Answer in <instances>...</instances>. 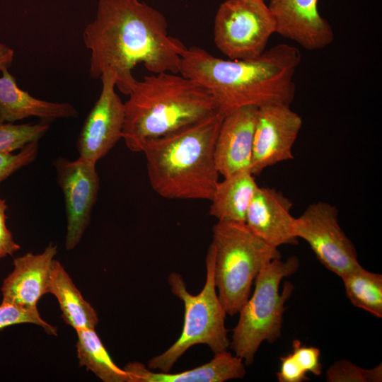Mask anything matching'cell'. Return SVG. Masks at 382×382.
<instances>
[{
    "label": "cell",
    "instance_id": "e0dca14e",
    "mask_svg": "<svg viewBox=\"0 0 382 382\" xmlns=\"http://www.w3.org/2000/svg\"><path fill=\"white\" fill-rule=\"evenodd\" d=\"M245 363L228 351L214 354L209 362L179 373L154 372L140 362H129L124 368L129 382H224L245 375Z\"/></svg>",
    "mask_w": 382,
    "mask_h": 382
},
{
    "label": "cell",
    "instance_id": "4fadbf2b",
    "mask_svg": "<svg viewBox=\"0 0 382 382\" xmlns=\"http://www.w3.org/2000/svg\"><path fill=\"white\" fill-rule=\"evenodd\" d=\"M318 0H271L268 8L276 33L303 48L324 49L334 40V32L318 11Z\"/></svg>",
    "mask_w": 382,
    "mask_h": 382
},
{
    "label": "cell",
    "instance_id": "603a6c76",
    "mask_svg": "<svg viewBox=\"0 0 382 382\" xmlns=\"http://www.w3.org/2000/svg\"><path fill=\"white\" fill-rule=\"evenodd\" d=\"M320 349L313 346L302 345L299 340L292 342V350L289 354L281 357L280 368L277 373L279 382H303L309 380L308 372L320 376L322 364L320 361Z\"/></svg>",
    "mask_w": 382,
    "mask_h": 382
},
{
    "label": "cell",
    "instance_id": "7a4b0ae2",
    "mask_svg": "<svg viewBox=\"0 0 382 382\" xmlns=\"http://www.w3.org/2000/svg\"><path fill=\"white\" fill-rule=\"evenodd\" d=\"M301 60L299 50L287 44L242 60L224 59L192 46L181 57L179 74L206 88L216 112L224 117L245 106H290L296 94L294 76Z\"/></svg>",
    "mask_w": 382,
    "mask_h": 382
},
{
    "label": "cell",
    "instance_id": "7c38bea8",
    "mask_svg": "<svg viewBox=\"0 0 382 382\" xmlns=\"http://www.w3.org/2000/svg\"><path fill=\"white\" fill-rule=\"evenodd\" d=\"M302 123L301 116L289 105L257 109L250 170L254 176L270 166L294 158L292 147Z\"/></svg>",
    "mask_w": 382,
    "mask_h": 382
},
{
    "label": "cell",
    "instance_id": "6da1fadb",
    "mask_svg": "<svg viewBox=\"0 0 382 382\" xmlns=\"http://www.w3.org/2000/svg\"><path fill=\"white\" fill-rule=\"evenodd\" d=\"M83 40L91 52V77L114 71L116 87L125 95L137 80L132 71L138 64L152 74H178L187 49L168 34L164 16L139 0H98L96 18L86 26Z\"/></svg>",
    "mask_w": 382,
    "mask_h": 382
},
{
    "label": "cell",
    "instance_id": "44dd1931",
    "mask_svg": "<svg viewBox=\"0 0 382 382\" xmlns=\"http://www.w3.org/2000/svg\"><path fill=\"white\" fill-rule=\"evenodd\" d=\"M76 333L80 366H86L104 382H129L128 374L113 361L95 329L79 330Z\"/></svg>",
    "mask_w": 382,
    "mask_h": 382
},
{
    "label": "cell",
    "instance_id": "4316f807",
    "mask_svg": "<svg viewBox=\"0 0 382 382\" xmlns=\"http://www.w3.org/2000/svg\"><path fill=\"white\" fill-rule=\"evenodd\" d=\"M38 154V141H33L16 154H0V183L16 170L33 162Z\"/></svg>",
    "mask_w": 382,
    "mask_h": 382
},
{
    "label": "cell",
    "instance_id": "ac0fdd59",
    "mask_svg": "<svg viewBox=\"0 0 382 382\" xmlns=\"http://www.w3.org/2000/svg\"><path fill=\"white\" fill-rule=\"evenodd\" d=\"M0 77V124L13 123L30 117L50 122L59 118L78 115L76 109L68 103H55L34 98L21 89L8 69Z\"/></svg>",
    "mask_w": 382,
    "mask_h": 382
},
{
    "label": "cell",
    "instance_id": "f1b7e54d",
    "mask_svg": "<svg viewBox=\"0 0 382 382\" xmlns=\"http://www.w3.org/2000/svg\"><path fill=\"white\" fill-rule=\"evenodd\" d=\"M14 56L13 50L0 42V71L8 69L12 64Z\"/></svg>",
    "mask_w": 382,
    "mask_h": 382
},
{
    "label": "cell",
    "instance_id": "52a82bcc",
    "mask_svg": "<svg viewBox=\"0 0 382 382\" xmlns=\"http://www.w3.org/2000/svg\"><path fill=\"white\" fill-rule=\"evenodd\" d=\"M215 248L212 243L206 256V280L201 291L190 294L180 274L173 272L168 282L173 295L184 303V322L178 339L163 353L151 357L148 368L169 372L177 361L194 345H206L214 354L227 351L230 345L225 326L226 312L214 282Z\"/></svg>",
    "mask_w": 382,
    "mask_h": 382
},
{
    "label": "cell",
    "instance_id": "ba28073f",
    "mask_svg": "<svg viewBox=\"0 0 382 382\" xmlns=\"http://www.w3.org/2000/svg\"><path fill=\"white\" fill-rule=\"evenodd\" d=\"M274 33L275 21L264 0H226L214 18V43L231 60L260 56Z\"/></svg>",
    "mask_w": 382,
    "mask_h": 382
},
{
    "label": "cell",
    "instance_id": "8fae6325",
    "mask_svg": "<svg viewBox=\"0 0 382 382\" xmlns=\"http://www.w3.org/2000/svg\"><path fill=\"white\" fill-rule=\"evenodd\" d=\"M96 164L79 157L75 161L59 157L54 162L64 198L67 219L65 246L69 250L79 243L90 224L100 188Z\"/></svg>",
    "mask_w": 382,
    "mask_h": 382
},
{
    "label": "cell",
    "instance_id": "ffe728a7",
    "mask_svg": "<svg viewBox=\"0 0 382 382\" xmlns=\"http://www.w3.org/2000/svg\"><path fill=\"white\" fill-rule=\"evenodd\" d=\"M48 293L57 298L65 323L76 330L95 329L98 323L96 310L83 297L62 265L54 260Z\"/></svg>",
    "mask_w": 382,
    "mask_h": 382
},
{
    "label": "cell",
    "instance_id": "2e32d148",
    "mask_svg": "<svg viewBox=\"0 0 382 382\" xmlns=\"http://www.w3.org/2000/svg\"><path fill=\"white\" fill-rule=\"evenodd\" d=\"M57 246L50 243L42 253H28L13 260V270L4 280L2 301L37 310V302L48 293L50 271Z\"/></svg>",
    "mask_w": 382,
    "mask_h": 382
},
{
    "label": "cell",
    "instance_id": "9c48e42d",
    "mask_svg": "<svg viewBox=\"0 0 382 382\" xmlns=\"http://www.w3.org/2000/svg\"><path fill=\"white\" fill-rule=\"evenodd\" d=\"M295 234L311 247L319 262L342 277L361 267L356 248L338 221L335 206L324 201L310 204L295 218Z\"/></svg>",
    "mask_w": 382,
    "mask_h": 382
},
{
    "label": "cell",
    "instance_id": "3957f363",
    "mask_svg": "<svg viewBox=\"0 0 382 382\" xmlns=\"http://www.w3.org/2000/svg\"><path fill=\"white\" fill-rule=\"evenodd\" d=\"M128 96L122 138L134 152L216 113L209 91L179 73L145 76L135 81Z\"/></svg>",
    "mask_w": 382,
    "mask_h": 382
},
{
    "label": "cell",
    "instance_id": "484cf974",
    "mask_svg": "<svg viewBox=\"0 0 382 382\" xmlns=\"http://www.w3.org/2000/svg\"><path fill=\"white\" fill-rule=\"evenodd\" d=\"M22 323H33L41 326L50 335H57V328L42 319L37 309L29 310L2 301L0 304V331Z\"/></svg>",
    "mask_w": 382,
    "mask_h": 382
},
{
    "label": "cell",
    "instance_id": "83f0119b",
    "mask_svg": "<svg viewBox=\"0 0 382 382\" xmlns=\"http://www.w3.org/2000/svg\"><path fill=\"white\" fill-rule=\"evenodd\" d=\"M7 208L5 200L0 197V258L12 255L21 248L6 227V210Z\"/></svg>",
    "mask_w": 382,
    "mask_h": 382
},
{
    "label": "cell",
    "instance_id": "8992f818",
    "mask_svg": "<svg viewBox=\"0 0 382 382\" xmlns=\"http://www.w3.org/2000/svg\"><path fill=\"white\" fill-rule=\"evenodd\" d=\"M300 265L298 257L285 261L271 260L260 270L255 279V289L241 308L237 325L233 330L230 347L245 365H250L264 341L272 343L281 335L285 303L294 286L285 282L279 293L282 280L296 272Z\"/></svg>",
    "mask_w": 382,
    "mask_h": 382
},
{
    "label": "cell",
    "instance_id": "30bf717a",
    "mask_svg": "<svg viewBox=\"0 0 382 382\" xmlns=\"http://www.w3.org/2000/svg\"><path fill=\"white\" fill-rule=\"evenodd\" d=\"M100 94L86 118L76 141L79 158L96 163L122 137L125 107L115 91L117 76L105 70Z\"/></svg>",
    "mask_w": 382,
    "mask_h": 382
},
{
    "label": "cell",
    "instance_id": "5b68a950",
    "mask_svg": "<svg viewBox=\"0 0 382 382\" xmlns=\"http://www.w3.org/2000/svg\"><path fill=\"white\" fill-rule=\"evenodd\" d=\"M214 282L226 314L240 311L261 268L281 258L278 248L255 235L243 222L218 221L212 228Z\"/></svg>",
    "mask_w": 382,
    "mask_h": 382
},
{
    "label": "cell",
    "instance_id": "5bb4252c",
    "mask_svg": "<svg viewBox=\"0 0 382 382\" xmlns=\"http://www.w3.org/2000/svg\"><path fill=\"white\" fill-rule=\"evenodd\" d=\"M257 108H240L224 117L214 146V159L224 178L249 170Z\"/></svg>",
    "mask_w": 382,
    "mask_h": 382
},
{
    "label": "cell",
    "instance_id": "d4e9b609",
    "mask_svg": "<svg viewBox=\"0 0 382 382\" xmlns=\"http://www.w3.org/2000/svg\"><path fill=\"white\" fill-rule=\"evenodd\" d=\"M325 376L328 382H381L382 364L368 369L347 359H341L327 369Z\"/></svg>",
    "mask_w": 382,
    "mask_h": 382
},
{
    "label": "cell",
    "instance_id": "d6986e66",
    "mask_svg": "<svg viewBox=\"0 0 382 382\" xmlns=\"http://www.w3.org/2000/svg\"><path fill=\"white\" fill-rule=\"evenodd\" d=\"M249 170L234 173L217 183L209 214L218 221L245 223L248 207L258 188Z\"/></svg>",
    "mask_w": 382,
    "mask_h": 382
},
{
    "label": "cell",
    "instance_id": "9a60e30c",
    "mask_svg": "<svg viewBox=\"0 0 382 382\" xmlns=\"http://www.w3.org/2000/svg\"><path fill=\"white\" fill-rule=\"evenodd\" d=\"M292 202L274 188L258 187L246 213L245 224L267 244L278 248L296 244Z\"/></svg>",
    "mask_w": 382,
    "mask_h": 382
},
{
    "label": "cell",
    "instance_id": "cb8c5ba5",
    "mask_svg": "<svg viewBox=\"0 0 382 382\" xmlns=\"http://www.w3.org/2000/svg\"><path fill=\"white\" fill-rule=\"evenodd\" d=\"M49 129V123L0 124V154L21 150L28 144L38 141Z\"/></svg>",
    "mask_w": 382,
    "mask_h": 382
},
{
    "label": "cell",
    "instance_id": "7402d4cb",
    "mask_svg": "<svg viewBox=\"0 0 382 382\" xmlns=\"http://www.w3.org/2000/svg\"><path fill=\"white\" fill-rule=\"evenodd\" d=\"M346 296L351 303L382 318V275L365 270L362 266L342 277Z\"/></svg>",
    "mask_w": 382,
    "mask_h": 382
},
{
    "label": "cell",
    "instance_id": "277c9868",
    "mask_svg": "<svg viewBox=\"0 0 382 382\" xmlns=\"http://www.w3.org/2000/svg\"><path fill=\"white\" fill-rule=\"evenodd\" d=\"M223 118L216 112L145 144L141 152L151 186L158 195L210 201L219 182L214 146Z\"/></svg>",
    "mask_w": 382,
    "mask_h": 382
}]
</instances>
